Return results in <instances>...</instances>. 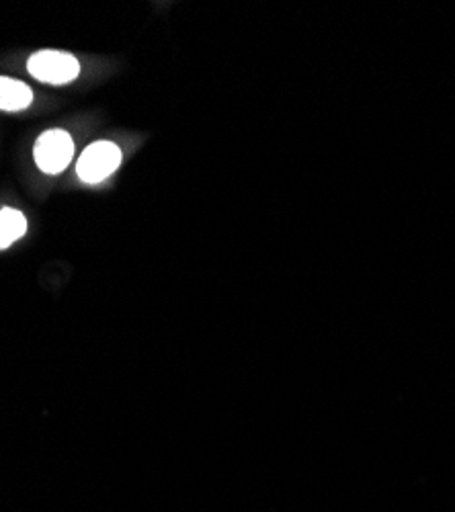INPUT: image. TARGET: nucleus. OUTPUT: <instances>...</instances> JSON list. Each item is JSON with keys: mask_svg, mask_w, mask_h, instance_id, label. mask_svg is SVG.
<instances>
[{"mask_svg": "<svg viewBox=\"0 0 455 512\" xmlns=\"http://www.w3.org/2000/svg\"><path fill=\"white\" fill-rule=\"evenodd\" d=\"M121 164V150L113 142H95L80 154L76 173L82 183L99 185L109 179Z\"/></svg>", "mask_w": 455, "mask_h": 512, "instance_id": "obj_1", "label": "nucleus"}, {"mask_svg": "<svg viewBox=\"0 0 455 512\" xmlns=\"http://www.w3.org/2000/svg\"><path fill=\"white\" fill-rule=\"evenodd\" d=\"M33 156L46 175H60L74 156V142L64 130H48L37 138Z\"/></svg>", "mask_w": 455, "mask_h": 512, "instance_id": "obj_2", "label": "nucleus"}, {"mask_svg": "<svg viewBox=\"0 0 455 512\" xmlns=\"http://www.w3.org/2000/svg\"><path fill=\"white\" fill-rule=\"evenodd\" d=\"M27 70L39 82L56 84V87H60V84H68L80 74V64L72 54L44 50L29 58Z\"/></svg>", "mask_w": 455, "mask_h": 512, "instance_id": "obj_3", "label": "nucleus"}, {"mask_svg": "<svg viewBox=\"0 0 455 512\" xmlns=\"http://www.w3.org/2000/svg\"><path fill=\"white\" fill-rule=\"evenodd\" d=\"M33 103V91L25 82L0 76V109L23 111Z\"/></svg>", "mask_w": 455, "mask_h": 512, "instance_id": "obj_4", "label": "nucleus"}, {"mask_svg": "<svg viewBox=\"0 0 455 512\" xmlns=\"http://www.w3.org/2000/svg\"><path fill=\"white\" fill-rule=\"evenodd\" d=\"M27 232V220L19 209L5 207L0 211V250L9 248Z\"/></svg>", "mask_w": 455, "mask_h": 512, "instance_id": "obj_5", "label": "nucleus"}]
</instances>
